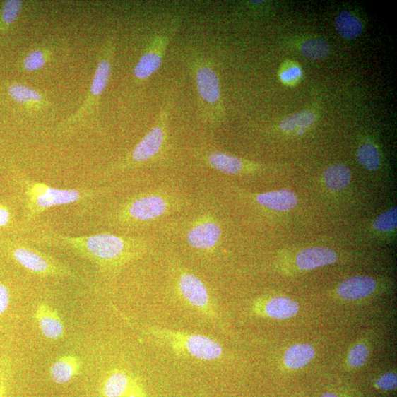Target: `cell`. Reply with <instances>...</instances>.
Wrapping results in <instances>:
<instances>
[{"label":"cell","mask_w":397,"mask_h":397,"mask_svg":"<svg viewBox=\"0 0 397 397\" xmlns=\"http://www.w3.org/2000/svg\"><path fill=\"white\" fill-rule=\"evenodd\" d=\"M35 241L45 246L74 251L108 275L117 274L126 265L140 258L148 247L146 242L141 239L105 232L72 237L55 232H42Z\"/></svg>","instance_id":"obj_1"},{"label":"cell","mask_w":397,"mask_h":397,"mask_svg":"<svg viewBox=\"0 0 397 397\" xmlns=\"http://www.w3.org/2000/svg\"><path fill=\"white\" fill-rule=\"evenodd\" d=\"M184 203L183 198L166 191L142 193L120 204L111 214L110 221L125 227L144 225L182 208Z\"/></svg>","instance_id":"obj_2"},{"label":"cell","mask_w":397,"mask_h":397,"mask_svg":"<svg viewBox=\"0 0 397 397\" xmlns=\"http://www.w3.org/2000/svg\"><path fill=\"white\" fill-rule=\"evenodd\" d=\"M25 215L28 221L57 206L86 202L103 194L104 189H59L30 179H23Z\"/></svg>","instance_id":"obj_3"},{"label":"cell","mask_w":397,"mask_h":397,"mask_svg":"<svg viewBox=\"0 0 397 397\" xmlns=\"http://www.w3.org/2000/svg\"><path fill=\"white\" fill-rule=\"evenodd\" d=\"M141 331L153 337L160 344L169 347L179 356L212 362L223 355V348L220 343L203 335L155 327L141 328Z\"/></svg>","instance_id":"obj_4"},{"label":"cell","mask_w":397,"mask_h":397,"mask_svg":"<svg viewBox=\"0 0 397 397\" xmlns=\"http://www.w3.org/2000/svg\"><path fill=\"white\" fill-rule=\"evenodd\" d=\"M171 102L161 111L153 129L137 144L134 150L110 170H127L138 167L155 158L164 148L167 140L168 112Z\"/></svg>","instance_id":"obj_5"},{"label":"cell","mask_w":397,"mask_h":397,"mask_svg":"<svg viewBox=\"0 0 397 397\" xmlns=\"http://www.w3.org/2000/svg\"><path fill=\"white\" fill-rule=\"evenodd\" d=\"M194 69L196 89L203 112L211 122L218 123L224 110L218 76L204 59L196 60Z\"/></svg>","instance_id":"obj_6"},{"label":"cell","mask_w":397,"mask_h":397,"mask_svg":"<svg viewBox=\"0 0 397 397\" xmlns=\"http://www.w3.org/2000/svg\"><path fill=\"white\" fill-rule=\"evenodd\" d=\"M7 247L11 258L35 275L77 278V275L67 266L39 250L13 243L7 244Z\"/></svg>","instance_id":"obj_7"},{"label":"cell","mask_w":397,"mask_h":397,"mask_svg":"<svg viewBox=\"0 0 397 397\" xmlns=\"http://www.w3.org/2000/svg\"><path fill=\"white\" fill-rule=\"evenodd\" d=\"M177 292L193 310L211 321L218 319V312L205 283L189 271L179 268L176 280Z\"/></svg>","instance_id":"obj_8"},{"label":"cell","mask_w":397,"mask_h":397,"mask_svg":"<svg viewBox=\"0 0 397 397\" xmlns=\"http://www.w3.org/2000/svg\"><path fill=\"white\" fill-rule=\"evenodd\" d=\"M223 236L218 218L208 211L198 213L187 225L185 239L194 249L211 254L218 249Z\"/></svg>","instance_id":"obj_9"},{"label":"cell","mask_w":397,"mask_h":397,"mask_svg":"<svg viewBox=\"0 0 397 397\" xmlns=\"http://www.w3.org/2000/svg\"><path fill=\"white\" fill-rule=\"evenodd\" d=\"M100 392L102 397H151L138 377L122 369H115L107 374Z\"/></svg>","instance_id":"obj_10"},{"label":"cell","mask_w":397,"mask_h":397,"mask_svg":"<svg viewBox=\"0 0 397 397\" xmlns=\"http://www.w3.org/2000/svg\"><path fill=\"white\" fill-rule=\"evenodd\" d=\"M170 42L168 35H160L153 40L148 51L136 65L134 73L136 78L146 80L151 77L160 67Z\"/></svg>","instance_id":"obj_11"},{"label":"cell","mask_w":397,"mask_h":397,"mask_svg":"<svg viewBox=\"0 0 397 397\" xmlns=\"http://www.w3.org/2000/svg\"><path fill=\"white\" fill-rule=\"evenodd\" d=\"M254 307L257 314L279 320L292 318L300 310V304L297 302L284 297L259 300Z\"/></svg>","instance_id":"obj_12"},{"label":"cell","mask_w":397,"mask_h":397,"mask_svg":"<svg viewBox=\"0 0 397 397\" xmlns=\"http://www.w3.org/2000/svg\"><path fill=\"white\" fill-rule=\"evenodd\" d=\"M35 319L42 333L50 340H59L65 335L64 324L58 312L47 303H40L35 312Z\"/></svg>","instance_id":"obj_13"},{"label":"cell","mask_w":397,"mask_h":397,"mask_svg":"<svg viewBox=\"0 0 397 397\" xmlns=\"http://www.w3.org/2000/svg\"><path fill=\"white\" fill-rule=\"evenodd\" d=\"M201 158L211 168L227 174L236 175L254 170L245 160L222 152L205 153Z\"/></svg>","instance_id":"obj_14"},{"label":"cell","mask_w":397,"mask_h":397,"mask_svg":"<svg viewBox=\"0 0 397 397\" xmlns=\"http://www.w3.org/2000/svg\"><path fill=\"white\" fill-rule=\"evenodd\" d=\"M374 279L367 276H355L341 282L338 288V296L345 300H362L371 295L376 290Z\"/></svg>","instance_id":"obj_15"},{"label":"cell","mask_w":397,"mask_h":397,"mask_svg":"<svg viewBox=\"0 0 397 397\" xmlns=\"http://www.w3.org/2000/svg\"><path fill=\"white\" fill-rule=\"evenodd\" d=\"M338 260L336 252L327 247H312L303 249L296 257V264L301 270H312L334 263Z\"/></svg>","instance_id":"obj_16"},{"label":"cell","mask_w":397,"mask_h":397,"mask_svg":"<svg viewBox=\"0 0 397 397\" xmlns=\"http://www.w3.org/2000/svg\"><path fill=\"white\" fill-rule=\"evenodd\" d=\"M82 369L81 359L75 355H66L56 360L50 368L52 381L59 385L66 384L78 376Z\"/></svg>","instance_id":"obj_17"},{"label":"cell","mask_w":397,"mask_h":397,"mask_svg":"<svg viewBox=\"0 0 397 397\" xmlns=\"http://www.w3.org/2000/svg\"><path fill=\"white\" fill-rule=\"evenodd\" d=\"M256 201L259 206L276 211H290L298 202L295 193L287 189L258 194Z\"/></svg>","instance_id":"obj_18"},{"label":"cell","mask_w":397,"mask_h":397,"mask_svg":"<svg viewBox=\"0 0 397 397\" xmlns=\"http://www.w3.org/2000/svg\"><path fill=\"white\" fill-rule=\"evenodd\" d=\"M111 42L105 52V57L97 65L91 87V95L93 99L99 97L105 91L109 82L112 75V57L114 47Z\"/></svg>","instance_id":"obj_19"},{"label":"cell","mask_w":397,"mask_h":397,"mask_svg":"<svg viewBox=\"0 0 397 397\" xmlns=\"http://www.w3.org/2000/svg\"><path fill=\"white\" fill-rule=\"evenodd\" d=\"M315 354V349L311 345H295L286 350L283 362L288 369H299L308 365L314 359Z\"/></svg>","instance_id":"obj_20"},{"label":"cell","mask_w":397,"mask_h":397,"mask_svg":"<svg viewBox=\"0 0 397 397\" xmlns=\"http://www.w3.org/2000/svg\"><path fill=\"white\" fill-rule=\"evenodd\" d=\"M335 25L341 37L348 40L358 37L364 29L362 23L348 11H342L338 14Z\"/></svg>","instance_id":"obj_21"},{"label":"cell","mask_w":397,"mask_h":397,"mask_svg":"<svg viewBox=\"0 0 397 397\" xmlns=\"http://www.w3.org/2000/svg\"><path fill=\"white\" fill-rule=\"evenodd\" d=\"M324 182L328 188L333 191L346 189L351 182L350 170L344 165H334L324 172Z\"/></svg>","instance_id":"obj_22"},{"label":"cell","mask_w":397,"mask_h":397,"mask_svg":"<svg viewBox=\"0 0 397 397\" xmlns=\"http://www.w3.org/2000/svg\"><path fill=\"white\" fill-rule=\"evenodd\" d=\"M316 120V114L312 111H304L295 114L283 119L280 129L282 131L290 133L296 129H305L311 127Z\"/></svg>","instance_id":"obj_23"},{"label":"cell","mask_w":397,"mask_h":397,"mask_svg":"<svg viewBox=\"0 0 397 397\" xmlns=\"http://www.w3.org/2000/svg\"><path fill=\"white\" fill-rule=\"evenodd\" d=\"M360 165L369 171L377 170L381 165V156L374 144L367 143L360 146L357 152Z\"/></svg>","instance_id":"obj_24"},{"label":"cell","mask_w":397,"mask_h":397,"mask_svg":"<svg viewBox=\"0 0 397 397\" xmlns=\"http://www.w3.org/2000/svg\"><path fill=\"white\" fill-rule=\"evenodd\" d=\"M300 49L303 56L307 59L321 60L328 57L331 47L326 41L315 39L303 42Z\"/></svg>","instance_id":"obj_25"},{"label":"cell","mask_w":397,"mask_h":397,"mask_svg":"<svg viewBox=\"0 0 397 397\" xmlns=\"http://www.w3.org/2000/svg\"><path fill=\"white\" fill-rule=\"evenodd\" d=\"M10 96L17 102L39 103L42 95L35 90L22 84H14L9 88Z\"/></svg>","instance_id":"obj_26"},{"label":"cell","mask_w":397,"mask_h":397,"mask_svg":"<svg viewBox=\"0 0 397 397\" xmlns=\"http://www.w3.org/2000/svg\"><path fill=\"white\" fill-rule=\"evenodd\" d=\"M373 225L376 230L380 232H389L394 230L397 225L396 208H392L379 215Z\"/></svg>","instance_id":"obj_27"},{"label":"cell","mask_w":397,"mask_h":397,"mask_svg":"<svg viewBox=\"0 0 397 397\" xmlns=\"http://www.w3.org/2000/svg\"><path fill=\"white\" fill-rule=\"evenodd\" d=\"M369 355V351L367 346L360 343L350 350L348 355V364L352 368L362 367L366 363Z\"/></svg>","instance_id":"obj_28"},{"label":"cell","mask_w":397,"mask_h":397,"mask_svg":"<svg viewBox=\"0 0 397 397\" xmlns=\"http://www.w3.org/2000/svg\"><path fill=\"white\" fill-rule=\"evenodd\" d=\"M23 8V2L20 0H8L4 6L3 20L7 25H11L16 21Z\"/></svg>","instance_id":"obj_29"},{"label":"cell","mask_w":397,"mask_h":397,"mask_svg":"<svg viewBox=\"0 0 397 397\" xmlns=\"http://www.w3.org/2000/svg\"><path fill=\"white\" fill-rule=\"evenodd\" d=\"M46 64V58L43 52L34 50L28 54L24 61V67L28 71L42 69Z\"/></svg>","instance_id":"obj_30"},{"label":"cell","mask_w":397,"mask_h":397,"mask_svg":"<svg viewBox=\"0 0 397 397\" xmlns=\"http://www.w3.org/2000/svg\"><path fill=\"white\" fill-rule=\"evenodd\" d=\"M396 374L393 372L384 374L375 382V386L377 389L384 391L393 390L396 388Z\"/></svg>","instance_id":"obj_31"},{"label":"cell","mask_w":397,"mask_h":397,"mask_svg":"<svg viewBox=\"0 0 397 397\" xmlns=\"http://www.w3.org/2000/svg\"><path fill=\"white\" fill-rule=\"evenodd\" d=\"M302 76V69L297 66H292L282 71L280 79L285 83H293Z\"/></svg>","instance_id":"obj_32"},{"label":"cell","mask_w":397,"mask_h":397,"mask_svg":"<svg viewBox=\"0 0 397 397\" xmlns=\"http://www.w3.org/2000/svg\"><path fill=\"white\" fill-rule=\"evenodd\" d=\"M8 371L9 364L6 360H3L0 365V397L7 396Z\"/></svg>","instance_id":"obj_33"},{"label":"cell","mask_w":397,"mask_h":397,"mask_svg":"<svg viewBox=\"0 0 397 397\" xmlns=\"http://www.w3.org/2000/svg\"><path fill=\"white\" fill-rule=\"evenodd\" d=\"M10 303V291L6 285L0 283V316L8 310Z\"/></svg>","instance_id":"obj_34"},{"label":"cell","mask_w":397,"mask_h":397,"mask_svg":"<svg viewBox=\"0 0 397 397\" xmlns=\"http://www.w3.org/2000/svg\"><path fill=\"white\" fill-rule=\"evenodd\" d=\"M11 220L10 210L4 205H0V227H4L9 225Z\"/></svg>","instance_id":"obj_35"},{"label":"cell","mask_w":397,"mask_h":397,"mask_svg":"<svg viewBox=\"0 0 397 397\" xmlns=\"http://www.w3.org/2000/svg\"><path fill=\"white\" fill-rule=\"evenodd\" d=\"M321 397H339L337 394L334 393H324Z\"/></svg>","instance_id":"obj_36"},{"label":"cell","mask_w":397,"mask_h":397,"mask_svg":"<svg viewBox=\"0 0 397 397\" xmlns=\"http://www.w3.org/2000/svg\"><path fill=\"white\" fill-rule=\"evenodd\" d=\"M305 133V130L304 129H299L297 131V135H303Z\"/></svg>","instance_id":"obj_37"}]
</instances>
